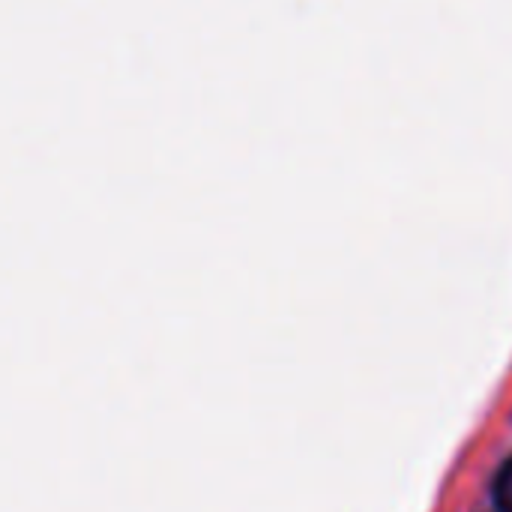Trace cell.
Returning <instances> with one entry per match:
<instances>
[{"label":"cell","instance_id":"obj_1","mask_svg":"<svg viewBox=\"0 0 512 512\" xmlns=\"http://www.w3.org/2000/svg\"><path fill=\"white\" fill-rule=\"evenodd\" d=\"M492 495H495V507L498 510L512 512V456L504 462V468L498 471L495 486H492Z\"/></svg>","mask_w":512,"mask_h":512}]
</instances>
